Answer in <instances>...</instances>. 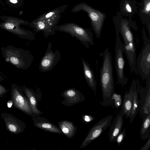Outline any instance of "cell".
Listing matches in <instances>:
<instances>
[{
	"mask_svg": "<svg viewBox=\"0 0 150 150\" xmlns=\"http://www.w3.org/2000/svg\"><path fill=\"white\" fill-rule=\"evenodd\" d=\"M103 56V62L100 72V83L102 95V100L100 101V104L105 107L114 104L112 96L115 92V85L111 55L107 47L105 49Z\"/></svg>",
	"mask_w": 150,
	"mask_h": 150,
	"instance_id": "cell-1",
	"label": "cell"
},
{
	"mask_svg": "<svg viewBox=\"0 0 150 150\" xmlns=\"http://www.w3.org/2000/svg\"><path fill=\"white\" fill-rule=\"evenodd\" d=\"M64 5L49 11L41 14L33 21L30 26L35 33L42 31L45 38L56 33L55 28L61 18L62 14L68 7Z\"/></svg>",
	"mask_w": 150,
	"mask_h": 150,
	"instance_id": "cell-2",
	"label": "cell"
},
{
	"mask_svg": "<svg viewBox=\"0 0 150 150\" xmlns=\"http://www.w3.org/2000/svg\"><path fill=\"white\" fill-rule=\"evenodd\" d=\"M1 50L2 56L5 61L18 69H27L34 60L33 55L29 50L10 45L2 47Z\"/></svg>",
	"mask_w": 150,
	"mask_h": 150,
	"instance_id": "cell-3",
	"label": "cell"
},
{
	"mask_svg": "<svg viewBox=\"0 0 150 150\" xmlns=\"http://www.w3.org/2000/svg\"><path fill=\"white\" fill-rule=\"evenodd\" d=\"M119 32L123 38L124 52L127 57L130 71L137 74L136 69V48L134 37L127 20H122Z\"/></svg>",
	"mask_w": 150,
	"mask_h": 150,
	"instance_id": "cell-4",
	"label": "cell"
},
{
	"mask_svg": "<svg viewBox=\"0 0 150 150\" xmlns=\"http://www.w3.org/2000/svg\"><path fill=\"white\" fill-rule=\"evenodd\" d=\"M143 46L136 61V69L142 80L150 78V39L142 31Z\"/></svg>",
	"mask_w": 150,
	"mask_h": 150,
	"instance_id": "cell-5",
	"label": "cell"
},
{
	"mask_svg": "<svg viewBox=\"0 0 150 150\" xmlns=\"http://www.w3.org/2000/svg\"><path fill=\"white\" fill-rule=\"evenodd\" d=\"M80 11L86 12L90 18L92 29L96 37L99 39L101 34L105 14L93 8L84 2L80 3L74 6L71 12L76 13Z\"/></svg>",
	"mask_w": 150,
	"mask_h": 150,
	"instance_id": "cell-6",
	"label": "cell"
},
{
	"mask_svg": "<svg viewBox=\"0 0 150 150\" xmlns=\"http://www.w3.org/2000/svg\"><path fill=\"white\" fill-rule=\"evenodd\" d=\"M56 31L68 33L79 40L86 48H89V44L94 45L93 34L89 29L84 28L74 23H67L57 25Z\"/></svg>",
	"mask_w": 150,
	"mask_h": 150,
	"instance_id": "cell-7",
	"label": "cell"
},
{
	"mask_svg": "<svg viewBox=\"0 0 150 150\" xmlns=\"http://www.w3.org/2000/svg\"><path fill=\"white\" fill-rule=\"evenodd\" d=\"M11 96L14 107L32 117H37L31 109L27 98L24 94L22 87L12 84Z\"/></svg>",
	"mask_w": 150,
	"mask_h": 150,
	"instance_id": "cell-8",
	"label": "cell"
},
{
	"mask_svg": "<svg viewBox=\"0 0 150 150\" xmlns=\"http://www.w3.org/2000/svg\"><path fill=\"white\" fill-rule=\"evenodd\" d=\"M28 22L14 18H8L0 24L2 28L18 36L21 38L30 40H35V34L32 31L21 28L20 24L28 25Z\"/></svg>",
	"mask_w": 150,
	"mask_h": 150,
	"instance_id": "cell-9",
	"label": "cell"
},
{
	"mask_svg": "<svg viewBox=\"0 0 150 150\" xmlns=\"http://www.w3.org/2000/svg\"><path fill=\"white\" fill-rule=\"evenodd\" d=\"M123 43L119 35V33H116V44L115 48V65L117 73V82L122 87L127 84L128 79L124 73L125 64L123 53Z\"/></svg>",
	"mask_w": 150,
	"mask_h": 150,
	"instance_id": "cell-10",
	"label": "cell"
},
{
	"mask_svg": "<svg viewBox=\"0 0 150 150\" xmlns=\"http://www.w3.org/2000/svg\"><path fill=\"white\" fill-rule=\"evenodd\" d=\"M136 82L140 98L139 112L143 120L150 113V78L146 80L145 87L141 85L138 79H137Z\"/></svg>",
	"mask_w": 150,
	"mask_h": 150,
	"instance_id": "cell-11",
	"label": "cell"
},
{
	"mask_svg": "<svg viewBox=\"0 0 150 150\" xmlns=\"http://www.w3.org/2000/svg\"><path fill=\"white\" fill-rule=\"evenodd\" d=\"M112 116L109 115L100 119L94 125L80 146L82 149L87 146L92 141L98 137L111 124Z\"/></svg>",
	"mask_w": 150,
	"mask_h": 150,
	"instance_id": "cell-12",
	"label": "cell"
},
{
	"mask_svg": "<svg viewBox=\"0 0 150 150\" xmlns=\"http://www.w3.org/2000/svg\"><path fill=\"white\" fill-rule=\"evenodd\" d=\"M52 44L48 43L46 51L42 58L39 64V71L45 72L52 70L57 64L61 57V53L58 49L53 52L52 49Z\"/></svg>",
	"mask_w": 150,
	"mask_h": 150,
	"instance_id": "cell-13",
	"label": "cell"
},
{
	"mask_svg": "<svg viewBox=\"0 0 150 150\" xmlns=\"http://www.w3.org/2000/svg\"><path fill=\"white\" fill-rule=\"evenodd\" d=\"M1 116L7 129L11 133L16 134L22 133L26 127L24 122L10 113L2 112Z\"/></svg>",
	"mask_w": 150,
	"mask_h": 150,
	"instance_id": "cell-14",
	"label": "cell"
},
{
	"mask_svg": "<svg viewBox=\"0 0 150 150\" xmlns=\"http://www.w3.org/2000/svg\"><path fill=\"white\" fill-rule=\"evenodd\" d=\"M61 96L64 99L61 102L63 105L70 106L84 101L85 97L79 90L74 88H71L65 90Z\"/></svg>",
	"mask_w": 150,
	"mask_h": 150,
	"instance_id": "cell-15",
	"label": "cell"
},
{
	"mask_svg": "<svg viewBox=\"0 0 150 150\" xmlns=\"http://www.w3.org/2000/svg\"><path fill=\"white\" fill-rule=\"evenodd\" d=\"M137 86L136 80L134 79L128 92L126 90L123 97V102L121 107L120 114L127 118L129 117L132 109L133 99V92Z\"/></svg>",
	"mask_w": 150,
	"mask_h": 150,
	"instance_id": "cell-16",
	"label": "cell"
},
{
	"mask_svg": "<svg viewBox=\"0 0 150 150\" xmlns=\"http://www.w3.org/2000/svg\"><path fill=\"white\" fill-rule=\"evenodd\" d=\"M22 89L24 93L27 98L31 109L34 113L37 116H39L43 113L37 108L38 101L41 99L42 94L39 88L35 91L32 89L29 88L23 85Z\"/></svg>",
	"mask_w": 150,
	"mask_h": 150,
	"instance_id": "cell-17",
	"label": "cell"
},
{
	"mask_svg": "<svg viewBox=\"0 0 150 150\" xmlns=\"http://www.w3.org/2000/svg\"><path fill=\"white\" fill-rule=\"evenodd\" d=\"M34 125L36 127L46 132L62 134L59 127L53 124L46 118L39 116L32 117Z\"/></svg>",
	"mask_w": 150,
	"mask_h": 150,
	"instance_id": "cell-18",
	"label": "cell"
},
{
	"mask_svg": "<svg viewBox=\"0 0 150 150\" xmlns=\"http://www.w3.org/2000/svg\"><path fill=\"white\" fill-rule=\"evenodd\" d=\"M83 68V74L88 86L94 91L95 96H96V81L92 69L89 64L86 62L81 57Z\"/></svg>",
	"mask_w": 150,
	"mask_h": 150,
	"instance_id": "cell-19",
	"label": "cell"
},
{
	"mask_svg": "<svg viewBox=\"0 0 150 150\" xmlns=\"http://www.w3.org/2000/svg\"><path fill=\"white\" fill-rule=\"evenodd\" d=\"M123 117L120 113L117 114L111 126L108 134L110 142L115 141L117 136L122 131L123 124Z\"/></svg>",
	"mask_w": 150,
	"mask_h": 150,
	"instance_id": "cell-20",
	"label": "cell"
},
{
	"mask_svg": "<svg viewBox=\"0 0 150 150\" xmlns=\"http://www.w3.org/2000/svg\"><path fill=\"white\" fill-rule=\"evenodd\" d=\"M58 125L62 134L69 138H72L77 131L76 127L69 121L61 120L58 122Z\"/></svg>",
	"mask_w": 150,
	"mask_h": 150,
	"instance_id": "cell-21",
	"label": "cell"
},
{
	"mask_svg": "<svg viewBox=\"0 0 150 150\" xmlns=\"http://www.w3.org/2000/svg\"><path fill=\"white\" fill-rule=\"evenodd\" d=\"M150 113L142 120L140 131L141 138L145 140L150 138Z\"/></svg>",
	"mask_w": 150,
	"mask_h": 150,
	"instance_id": "cell-22",
	"label": "cell"
},
{
	"mask_svg": "<svg viewBox=\"0 0 150 150\" xmlns=\"http://www.w3.org/2000/svg\"><path fill=\"white\" fill-rule=\"evenodd\" d=\"M139 101L138 97V93L137 86L134 88L133 92V99L132 106L131 114L129 117L130 122H132L134 119L139 111Z\"/></svg>",
	"mask_w": 150,
	"mask_h": 150,
	"instance_id": "cell-23",
	"label": "cell"
},
{
	"mask_svg": "<svg viewBox=\"0 0 150 150\" xmlns=\"http://www.w3.org/2000/svg\"><path fill=\"white\" fill-rule=\"evenodd\" d=\"M112 99L114 100V106L115 108H118L121 106L122 103L121 96L120 94L114 93L112 96Z\"/></svg>",
	"mask_w": 150,
	"mask_h": 150,
	"instance_id": "cell-24",
	"label": "cell"
},
{
	"mask_svg": "<svg viewBox=\"0 0 150 150\" xmlns=\"http://www.w3.org/2000/svg\"><path fill=\"white\" fill-rule=\"evenodd\" d=\"M126 135V129L125 128L123 129L119 133L117 136L115 141L117 143L118 146L122 144Z\"/></svg>",
	"mask_w": 150,
	"mask_h": 150,
	"instance_id": "cell-25",
	"label": "cell"
},
{
	"mask_svg": "<svg viewBox=\"0 0 150 150\" xmlns=\"http://www.w3.org/2000/svg\"><path fill=\"white\" fill-rule=\"evenodd\" d=\"M150 0H145L144 1V8L141 12L143 13L150 16Z\"/></svg>",
	"mask_w": 150,
	"mask_h": 150,
	"instance_id": "cell-26",
	"label": "cell"
},
{
	"mask_svg": "<svg viewBox=\"0 0 150 150\" xmlns=\"http://www.w3.org/2000/svg\"><path fill=\"white\" fill-rule=\"evenodd\" d=\"M96 119L93 116L90 115H84L82 117V120L85 124H89Z\"/></svg>",
	"mask_w": 150,
	"mask_h": 150,
	"instance_id": "cell-27",
	"label": "cell"
},
{
	"mask_svg": "<svg viewBox=\"0 0 150 150\" xmlns=\"http://www.w3.org/2000/svg\"><path fill=\"white\" fill-rule=\"evenodd\" d=\"M9 89H7L5 87L0 84V98L4 97L9 91Z\"/></svg>",
	"mask_w": 150,
	"mask_h": 150,
	"instance_id": "cell-28",
	"label": "cell"
},
{
	"mask_svg": "<svg viewBox=\"0 0 150 150\" xmlns=\"http://www.w3.org/2000/svg\"><path fill=\"white\" fill-rule=\"evenodd\" d=\"M148 140L144 145L139 149V150H148L150 148V138L148 139Z\"/></svg>",
	"mask_w": 150,
	"mask_h": 150,
	"instance_id": "cell-29",
	"label": "cell"
},
{
	"mask_svg": "<svg viewBox=\"0 0 150 150\" xmlns=\"http://www.w3.org/2000/svg\"><path fill=\"white\" fill-rule=\"evenodd\" d=\"M125 8L127 12H131L132 11L131 7L129 4L128 3H126L125 5Z\"/></svg>",
	"mask_w": 150,
	"mask_h": 150,
	"instance_id": "cell-30",
	"label": "cell"
},
{
	"mask_svg": "<svg viewBox=\"0 0 150 150\" xmlns=\"http://www.w3.org/2000/svg\"><path fill=\"white\" fill-rule=\"evenodd\" d=\"M13 105V102L12 100L11 99L9 100L7 103V106L8 108H11Z\"/></svg>",
	"mask_w": 150,
	"mask_h": 150,
	"instance_id": "cell-31",
	"label": "cell"
},
{
	"mask_svg": "<svg viewBox=\"0 0 150 150\" xmlns=\"http://www.w3.org/2000/svg\"><path fill=\"white\" fill-rule=\"evenodd\" d=\"M4 76L1 75L0 74V82L4 80Z\"/></svg>",
	"mask_w": 150,
	"mask_h": 150,
	"instance_id": "cell-32",
	"label": "cell"
},
{
	"mask_svg": "<svg viewBox=\"0 0 150 150\" xmlns=\"http://www.w3.org/2000/svg\"><path fill=\"white\" fill-rule=\"evenodd\" d=\"M10 2L12 3L16 4L18 2L17 0H9Z\"/></svg>",
	"mask_w": 150,
	"mask_h": 150,
	"instance_id": "cell-33",
	"label": "cell"
},
{
	"mask_svg": "<svg viewBox=\"0 0 150 150\" xmlns=\"http://www.w3.org/2000/svg\"><path fill=\"white\" fill-rule=\"evenodd\" d=\"M0 74H1L2 75H3L4 76L6 77V76L5 75H4V74L2 72H1L0 71Z\"/></svg>",
	"mask_w": 150,
	"mask_h": 150,
	"instance_id": "cell-34",
	"label": "cell"
}]
</instances>
